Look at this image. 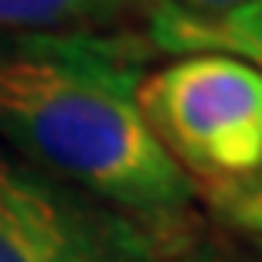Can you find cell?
Wrapping results in <instances>:
<instances>
[{
	"label": "cell",
	"instance_id": "cell-2",
	"mask_svg": "<svg viewBox=\"0 0 262 262\" xmlns=\"http://www.w3.org/2000/svg\"><path fill=\"white\" fill-rule=\"evenodd\" d=\"M150 133L194 194L262 170V75L228 55H177L140 78Z\"/></svg>",
	"mask_w": 262,
	"mask_h": 262
},
{
	"label": "cell",
	"instance_id": "cell-7",
	"mask_svg": "<svg viewBox=\"0 0 262 262\" xmlns=\"http://www.w3.org/2000/svg\"><path fill=\"white\" fill-rule=\"evenodd\" d=\"M174 4H181V7L191 10V14H225V10L238 7L245 0H174Z\"/></svg>",
	"mask_w": 262,
	"mask_h": 262
},
{
	"label": "cell",
	"instance_id": "cell-3",
	"mask_svg": "<svg viewBox=\"0 0 262 262\" xmlns=\"http://www.w3.org/2000/svg\"><path fill=\"white\" fill-rule=\"evenodd\" d=\"M198 228H154L0 146V262H194Z\"/></svg>",
	"mask_w": 262,
	"mask_h": 262
},
{
	"label": "cell",
	"instance_id": "cell-6",
	"mask_svg": "<svg viewBox=\"0 0 262 262\" xmlns=\"http://www.w3.org/2000/svg\"><path fill=\"white\" fill-rule=\"evenodd\" d=\"M198 198H204V204L225 225L262 242V170L242 177V181H232V184L204 187V191H198Z\"/></svg>",
	"mask_w": 262,
	"mask_h": 262
},
{
	"label": "cell",
	"instance_id": "cell-8",
	"mask_svg": "<svg viewBox=\"0 0 262 262\" xmlns=\"http://www.w3.org/2000/svg\"><path fill=\"white\" fill-rule=\"evenodd\" d=\"M255 252H259V255H262V242H255Z\"/></svg>",
	"mask_w": 262,
	"mask_h": 262
},
{
	"label": "cell",
	"instance_id": "cell-1",
	"mask_svg": "<svg viewBox=\"0 0 262 262\" xmlns=\"http://www.w3.org/2000/svg\"><path fill=\"white\" fill-rule=\"evenodd\" d=\"M140 55L89 34L0 51V136L61 184L154 228H194V184L150 133Z\"/></svg>",
	"mask_w": 262,
	"mask_h": 262
},
{
	"label": "cell",
	"instance_id": "cell-4",
	"mask_svg": "<svg viewBox=\"0 0 262 262\" xmlns=\"http://www.w3.org/2000/svg\"><path fill=\"white\" fill-rule=\"evenodd\" d=\"M146 41L167 55H228L262 75V0L225 14H191L174 0L146 7Z\"/></svg>",
	"mask_w": 262,
	"mask_h": 262
},
{
	"label": "cell",
	"instance_id": "cell-5",
	"mask_svg": "<svg viewBox=\"0 0 262 262\" xmlns=\"http://www.w3.org/2000/svg\"><path fill=\"white\" fill-rule=\"evenodd\" d=\"M154 0H0V31H24L31 38H58L106 28L150 7Z\"/></svg>",
	"mask_w": 262,
	"mask_h": 262
}]
</instances>
